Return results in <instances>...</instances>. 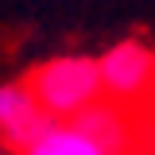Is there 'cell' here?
Here are the masks:
<instances>
[{
  "instance_id": "obj_6",
  "label": "cell",
  "mask_w": 155,
  "mask_h": 155,
  "mask_svg": "<svg viewBox=\"0 0 155 155\" xmlns=\"http://www.w3.org/2000/svg\"><path fill=\"white\" fill-rule=\"evenodd\" d=\"M0 155H12V151H4V147H0Z\"/></svg>"
},
{
  "instance_id": "obj_3",
  "label": "cell",
  "mask_w": 155,
  "mask_h": 155,
  "mask_svg": "<svg viewBox=\"0 0 155 155\" xmlns=\"http://www.w3.org/2000/svg\"><path fill=\"white\" fill-rule=\"evenodd\" d=\"M51 124H54V120H51L47 109L35 101V93L27 89V81H8V85H0V147H4V151L23 155Z\"/></svg>"
},
{
  "instance_id": "obj_5",
  "label": "cell",
  "mask_w": 155,
  "mask_h": 155,
  "mask_svg": "<svg viewBox=\"0 0 155 155\" xmlns=\"http://www.w3.org/2000/svg\"><path fill=\"white\" fill-rule=\"evenodd\" d=\"M128 155H155V136H151V140H143V143H140L136 151H128Z\"/></svg>"
},
{
  "instance_id": "obj_4",
  "label": "cell",
  "mask_w": 155,
  "mask_h": 155,
  "mask_svg": "<svg viewBox=\"0 0 155 155\" xmlns=\"http://www.w3.org/2000/svg\"><path fill=\"white\" fill-rule=\"evenodd\" d=\"M23 155H113L81 120H54Z\"/></svg>"
},
{
  "instance_id": "obj_1",
  "label": "cell",
  "mask_w": 155,
  "mask_h": 155,
  "mask_svg": "<svg viewBox=\"0 0 155 155\" xmlns=\"http://www.w3.org/2000/svg\"><path fill=\"white\" fill-rule=\"evenodd\" d=\"M23 81L35 93V101L47 109L51 120H78L85 109H93L97 101H105L101 66H97V58H85V54L47 58Z\"/></svg>"
},
{
  "instance_id": "obj_2",
  "label": "cell",
  "mask_w": 155,
  "mask_h": 155,
  "mask_svg": "<svg viewBox=\"0 0 155 155\" xmlns=\"http://www.w3.org/2000/svg\"><path fill=\"white\" fill-rule=\"evenodd\" d=\"M105 101L155 128V51L140 39H124L97 58Z\"/></svg>"
}]
</instances>
